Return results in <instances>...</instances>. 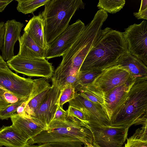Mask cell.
I'll use <instances>...</instances> for the list:
<instances>
[{
  "mask_svg": "<svg viewBox=\"0 0 147 147\" xmlns=\"http://www.w3.org/2000/svg\"><path fill=\"white\" fill-rule=\"evenodd\" d=\"M13 0H0V12H2L6 7Z\"/></svg>",
  "mask_w": 147,
  "mask_h": 147,
  "instance_id": "cell-35",
  "label": "cell"
},
{
  "mask_svg": "<svg viewBox=\"0 0 147 147\" xmlns=\"http://www.w3.org/2000/svg\"><path fill=\"white\" fill-rule=\"evenodd\" d=\"M7 66L16 74L29 76L51 78L54 70L52 63L45 58L28 59L18 55L6 62Z\"/></svg>",
  "mask_w": 147,
  "mask_h": 147,
  "instance_id": "cell-6",
  "label": "cell"
},
{
  "mask_svg": "<svg viewBox=\"0 0 147 147\" xmlns=\"http://www.w3.org/2000/svg\"><path fill=\"white\" fill-rule=\"evenodd\" d=\"M125 2V0H99L97 7L100 10L113 14L122 9Z\"/></svg>",
  "mask_w": 147,
  "mask_h": 147,
  "instance_id": "cell-25",
  "label": "cell"
},
{
  "mask_svg": "<svg viewBox=\"0 0 147 147\" xmlns=\"http://www.w3.org/2000/svg\"><path fill=\"white\" fill-rule=\"evenodd\" d=\"M21 99L0 86V111Z\"/></svg>",
  "mask_w": 147,
  "mask_h": 147,
  "instance_id": "cell-27",
  "label": "cell"
},
{
  "mask_svg": "<svg viewBox=\"0 0 147 147\" xmlns=\"http://www.w3.org/2000/svg\"><path fill=\"white\" fill-rule=\"evenodd\" d=\"M81 0H50L41 13L44 22V34L48 45L69 26L76 12L84 9Z\"/></svg>",
  "mask_w": 147,
  "mask_h": 147,
  "instance_id": "cell-4",
  "label": "cell"
},
{
  "mask_svg": "<svg viewBox=\"0 0 147 147\" xmlns=\"http://www.w3.org/2000/svg\"><path fill=\"white\" fill-rule=\"evenodd\" d=\"M80 141H61L45 143L38 145L39 147H85Z\"/></svg>",
  "mask_w": 147,
  "mask_h": 147,
  "instance_id": "cell-31",
  "label": "cell"
},
{
  "mask_svg": "<svg viewBox=\"0 0 147 147\" xmlns=\"http://www.w3.org/2000/svg\"><path fill=\"white\" fill-rule=\"evenodd\" d=\"M50 0H16L18 3L16 9L24 14L33 13L39 7L48 3Z\"/></svg>",
  "mask_w": 147,
  "mask_h": 147,
  "instance_id": "cell-24",
  "label": "cell"
},
{
  "mask_svg": "<svg viewBox=\"0 0 147 147\" xmlns=\"http://www.w3.org/2000/svg\"><path fill=\"white\" fill-rule=\"evenodd\" d=\"M135 80L129 73L117 65L102 70L101 73L91 84L104 94L115 87Z\"/></svg>",
  "mask_w": 147,
  "mask_h": 147,
  "instance_id": "cell-12",
  "label": "cell"
},
{
  "mask_svg": "<svg viewBox=\"0 0 147 147\" xmlns=\"http://www.w3.org/2000/svg\"><path fill=\"white\" fill-rule=\"evenodd\" d=\"M52 85L39 108L30 119L45 129H47L53 120L59 106L61 88L52 80Z\"/></svg>",
  "mask_w": 147,
  "mask_h": 147,
  "instance_id": "cell-9",
  "label": "cell"
},
{
  "mask_svg": "<svg viewBox=\"0 0 147 147\" xmlns=\"http://www.w3.org/2000/svg\"><path fill=\"white\" fill-rule=\"evenodd\" d=\"M68 102L69 105L80 109L86 114L89 125L99 127L110 126V121L101 106L89 100L80 93L76 92L74 98Z\"/></svg>",
  "mask_w": 147,
  "mask_h": 147,
  "instance_id": "cell-13",
  "label": "cell"
},
{
  "mask_svg": "<svg viewBox=\"0 0 147 147\" xmlns=\"http://www.w3.org/2000/svg\"><path fill=\"white\" fill-rule=\"evenodd\" d=\"M102 70L92 69L80 71L78 74V81L80 89L91 84L100 74Z\"/></svg>",
  "mask_w": 147,
  "mask_h": 147,
  "instance_id": "cell-26",
  "label": "cell"
},
{
  "mask_svg": "<svg viewBox=\"0 0 147 147\" xmlns=\"http://www.w3.org/2000/svg\"><path fill=\"white\" fill-rule=\"evenodd\" d=\"M147 8V0L141 1V4L138 11H142Z\"/></svg>",
  "mask_w": 147,
  "mask_h": 147,
  "instance_id": "cell-37",
  "label": "cell"
},
{
  "mask_svg": "<svg viewBox=\"0 0 147 147\" xmlns=\"http://www.w3.org/2000/svg\"><path fill=\"white\" fill-rule=\"evenodd\" d=\"M135 81L117 86L105 94L102 108L110 121L113 113L125 100Z\"/></svg>",
  "mask_w": 147,
  "mask_h": 147,
  "instance_id": "cell-16",
  "label": "cell"
},
{
  "mask_svg": "<svg viewBox=\"0 0 147 147\" xmlns=\"http://www.w3.org/2000/svg\"><path fill=\"white\" fill-rule=\"evenodd\" d=\"M6 62L3 59L1 56L0 55V68H3L7 66Z\"/></svg>",
  "mask_w": 147,
  "mask_h": 147,
  "instance_id": "cell-38",
  "label": "cell"
},
{
  "mask_svg": "<svg viewBox=\"0 0 147 147\" xmlns=\"http://www.w3.org/2000/svg\"><path fill=\"white\" fill-rule=\"evenodd\" d=\"M68 117L67 111L64 110L63 108L58 106L53 120L65 122L66 120Z\"/></svg>",
  "mask_w": 147,
  "mask_h": 147,
  "instance_id": "cell-32",
  "label": "cell"
},
{
  "mask_svg": "<svg viewBox=\"0 0 147 147\" xmlns=\"http://www.w3.org/2000/svg\"><path fill=\"white\" fill-rule=\"evenodd\" d=\"M69 117H75L80 121L88 129L89 122L86 114L80 109L69 105L66 110Z\"/></svg>",
  "mask_w": 147,
  "mask_h": 147,
  "instance_id": "cell-29",
  "label": "cell"
},
{
  "mask_svg": "<svg viewBox=\"0 0 147 147\" xmlns=\"http://www.w3.org/2000/svg\"><path fill=\"white\" fill-rule=\"evenodd\" d=\"M33 84L30 95L26 101L22 116L30 119L42 104L51 87L47 78L42 77L33 80Z\"/></svg>",
  "mask_w": 147,
  "mask_h": 147,
  "instance_id": "cell-14",
  "label": "cell"
},
{
  "mask_svg": "<svg viewBox=\"0 0 147 147\" xmlns=\"http://www.w3.org/2000/svg\"><path fill=\"white\" fill-rule=\"evenodd\" d=\"M23 23L14 19L8 20L5 23V31L3 45L1 49L3 58L7 61L14 56V48L16 42L20 36Z\"/></svg>",
  "mask_w": 147,
  "mask_h": 147,
  "instance_id": "cell-15",
  "label": "cell"
},
{
  "mask_svg": "<svg viewBox=\"0 0 147 147\" xmlns=\"http://www.w3.org/2000/svg\"><path fill=\"white\" fill-rule=\"evenodd\" d=\"M20 49L17 54L28 59L45 58L46 50L37 45L25 32L18 39Z\"/></svg>",
  "mask_w": 147,
  "mask_h": 147,
  "instance_id": "cell-19",
  "label": "cell"
},
{
  "mask_svg": "<svg viewBox=\"0 0 147 147\" xmlns=\"http://www.w3.org/2000/svg\"><path fill=\"white\" fill-rule=\"evenodd\" d=\"M92 145L93 147H100L93 142H92Z\"/></svg>",
  "mask_w": 147,
  "mask_h": 147,
  "instance_id": "cell-41",
  "label": "cell"
},
{
  "mask_svg": "<svg viewBox=\"0 0 147 147\" xmlns=\"http://www.w3.org/2000/svg\"><path fill=\"white\" fill-rule=\"evenodd\" d=\"M147 79L136 80L125 100L113 113L110 126L147 124Z\"/></svg>",
  "mask_w": 147,
  "mask_h": 147,
  "instance_id": "cell-3",
  "label": "cell"
},
{
  "mask_svg": "<svg viewBox=\"0 0 147 147\" xmlns=\"http://www.w3.org/2000/svg\"><path fill=\"white\" fill-rule=\"evenodd\" d=\"M134 16L137 19L147 20V8L138 12H134Z\"/></svg>",
  "mask_w": 147,
  "mask_h": 147,
  "instance_id": "cell-34",
  "label": "cell"
},
{
  "mask_svg": "<svg viewBox=\"0 0 147 147\" xmlns=\"http://www.w3.org/2000/svg\"><path fill=\"white\" fill-rule=\"evenodd\" d=\"M33 84V80L18 76L7 66L0 68V86L20 98H28Z\"/></svg>",
  "mask_w": 147,
  "mask_h": 147,
  "instance_id": "cell-11",
  "label": "cell"
},
{
  "mask_svg": "<svg viewBox=\"0 0 147 147\" xmlns=\"http://www.w3.org/2000/svg\"><path fill=\"white\" fill-rule=\"evenodd\" d=\"M28 98L20 99L16 103L11 104L0 111V119L3 120L8 119L15 113L17 108Z\"/></svg>",
  "mask_w": 147,
  "mask_h": 147,
  "instance_id": "cell-30",
  "label": "cell"
},
{
  "mask_svg": "<svg viewBox=\"0 0 147 147\" xmlns=\"http://www.w3.org/2000/svg\"><path fill=\"white\" fill-rule=\"evenodd\" d=\"M128 52L123 32L109 27L101 29L80 71L102 70L114 65L120 57Z\"/></svg>",
  "mask_w": 147,
  "mask_h": 147,
  "instance_id": "cell-2",
  "label": "cell"
},
{
  "mask_svg": "<svg viewBox=\"0 0 147 147\" xmlns=\"http://www.w3.org/2000/svg\"><path fill=\"white\" fill-rule=\"evenodd\" d=\"M83 144H84V146H85V147H93L92 144L88 142H84L83 143Z\"/></svg>",
  "mask_w": 147,
  "mask_h": 147,
  "instance_id": "cell-39",
  "label": "cell"
},
{
  "mask_svg": "<svg viewBox=\"0 0 147 147\" xmlns=\"http://www.w3.org/2000/svg\"></svg>",
  "mask_w": 147,
  "mask_h": 147,
  "instance_id": "cell-43",
  "label": "cell"
},
{
  "mask_svg": "<svg viewBox=\"0 0 147 147\" xmlns=\"http://www.w3.org/2000/svg\"><path fill=\"white\" fill-rule=\"evenodd\" d=\"M28 141L12 125L0 128V146L7 147H25Z\"/></svg>",
  "mask_w": 147,
  "mask_h": 147,
  "instance_id": "cell-21",
  "label": "cell"
},
{
  "mask_svg": "<svg viewBox=\"0 0 147 147\" xmlns=\"http://www.w3.org/2000/svg\"><path fill=\"white\" fill-rule=\"evenodd\" d=\"M124 147H147V124L142 125L127 138Z\"/></svg>",
  "mask_w": 147,
  "mask_h": 147,
  "instance_id": "cell-22",
  "label": "cell"
},
{
  "mask_svg": "<svg viewBox=\"0 0 147 147\" xmlns=\"http://www.w3.org/2000/svg\"><path fill=\"white\" fill-rule=\"evenodd\" d=\"M80 93L86 99L95 103L104 106L105 94L100 90L90 84L81 88L79 90Z\"/></svg>",
  "mask_w": 147,
  "mask_h": 147,
  "instance_id": "cell-23",
  "label": "cell"
},
{
  "mask_svg": "<svg viewBox=\"0 0 147 147\" xmlns=\"http://www.w3.org/2000/svg\"><path fill=\"white\" fill-rule=\"evenodd\" d=\"M12 125L28 141L45 129L30 119L14 113L10 117Z\"/></svg>",
  "mask_w": 147,
  "mask_h": 147,
  "instance_id": "cell-20",
  "label": "cell"
},
{
  "mask_svg": "<svg viewBox=\"0 0 147 147\" xmlns=\"http://www.w3.org/2000/svg\"><path fill=\"white\" fill-rule=\"evenodd\" d=\"M129 128L124 126H95L89 125L93 142L100 147H122Z\"/></svg>",
  "mask_w": 147,
  "mask_h": 147,
  "instance_id": "cell-8",
  "label": "cell"
},
{
  "mask_svg": "<svg viewBox=\"0 0 147 147\" xmlns=\"http://www.w3.org/2000/svg\"><path fill=\"white\" fill-rule=\"evenodd\" d=\"M106 20L101 15L95 13L93 20L85 26L76 40L62 55V60L54 71L52 80L59 84L67 76L79 72Z\"/></svg>",
  "mask_w": 147,
  "mask_h": 147,
  "instance_id": "cell-1",
  "label": "cell"
},
{
  "mask_svg": "<svg viewBox=\"0 0 147 147\" xmlns=\"http://www.w3.org/2000/svg\"><path fill=\"white\" fill-rule=\"evenodd\" d=\"M25 147H39V145H34V144L30 145L27 144Z\"/></svg>",
  "mask_w": 147,
  "mask_h": 147,
  "instance_id": "cell-40",
  "label": "cell"
},
{
  "mask_svg": "<svg viewBox=\"0 0 147 147\" xmlns=\"http://www.w3.org/2000/svg\"><path fill=\"white\" fill-rule=\"evenodd\" d=\"M27 100L24 101L17 108L16 113L21 114L23 112Z\"/></svg>",
  "mask_w": 147,
  "mask_h": 147,
  "instance_id": "cell-36",
  "label": "cell"
},
{
  "mask_svg": "<svg viewBox=\"0 0 147 147\" xmlns=\"http://www.w3.org/2000/svg\"><path fill=\"white\" fill-rule=\"evenodd\" d=\"M80 141L92 144V134L87 127L76 118L69 117L65 121L53 120L48 128L27 141L28 144L39 145L51 142Z\"/></svg>",
  "mask_w": 147,
  "mask_h": 147,
  "instance_id": "cell-5",
  "label": "cell"
},
{
  "mask_svg": "<svg viewBox=\"0 0 147 147\" xmlns=\"http://www.w3.org/2000/svg\"><path fill=\"white\" fill-rule=\"evenodd\" d=\"M0 147H2V146H0Z\"/></svg>",
  "mask_w": 147,
  "mask_h": 147,
  "instance_id": "cell-42",
  "label": "cell"
},
{
  "mask_svg": "<svg viewBox=\"0 0 147 147\" xmlns=\"http://www.w3.org/2000/svg\"><path fill=\"white\" fill-rule=\"evenodd\" d=\"M115 65L128 72L133 79H147V65L128 52L122 55Z\"/></svg>",
  "mask_w": 147,
  "mask_h": 147,
  "instance_id": "cell-17",
  "label": "cell"
},
{
  "mask_svg": "<svg viewBox=\"0 0 147 147\" xmlns=\"http://www.w3.org/2000/svg\"><path fill=\"white\" fill-rule=\"evenodd\" d=\"M5 31V23L3 22H0V50H1L3 45Z\"/></svg>",
  "mask_w": 147,
  "mask_h": 147,
  "instance_id": "cell-33",
  "label": "cell"
},
{
  "mask_svg": "<svg viewBox=\"0 0 147 147\" xmlns=\"http://www.w3.org/2000/svg\"><path fill=\"white\" fill-rule=\"evenodd\" d=\"M123 32L129 53L147 65V21L128 26Z\"/></svg>",
  "mask_w": 147,
  "mask_h": 147,
  "instance_id": "cell-7",
  "label": "cell"
},
{
  "mask_svg": "<svg viewBox=\"0 0 147 147\" xmlns=\"http://www.w3.org/2000/svg\"><path fill=\"white\" fill-rule=\"evenodd\" d=\"M59 99V106L63 108V105L73 99L76 92L74 88L71 85L67 84L62 88Z\"/></svg>",
  "mask_w": 147,
  "mask_h": 147,
  "instance_id": "cell-28",
  "label": "cell"
},
{
  "mask_svg": "<svg viewBox=\"0 0 147 147\" xmlns=\"http://www.w3.org/2000/svg\"><path fill=\"white\" fill-rule=\"evenodd\" d=\"M31 38L39 46L47 50L44 34V22L41 13L34 16L29 21L24 29Z\"/></svg>",
  "mask_w": 147,
  "mask_h": 147,
  "instance_id": "cell-18",
  "label": "cell"
},
{
  "mask_svg": "<svg viewBox=\"0 0 147 147\" xmlns=\"http://www.w3.org/2000/svg\"><path fill=\"white\" fill-rule=\"evenodd\" d=\"M85 26L84 24L79 19L69 25L63 32L48 45L45 59L62 56L76 40Z\"/></svg>",
  "mask_w": 147,
  "mask_h": 147,
  "instance_id": "cell-10",
  "label": "cell"
}]
</instances>
